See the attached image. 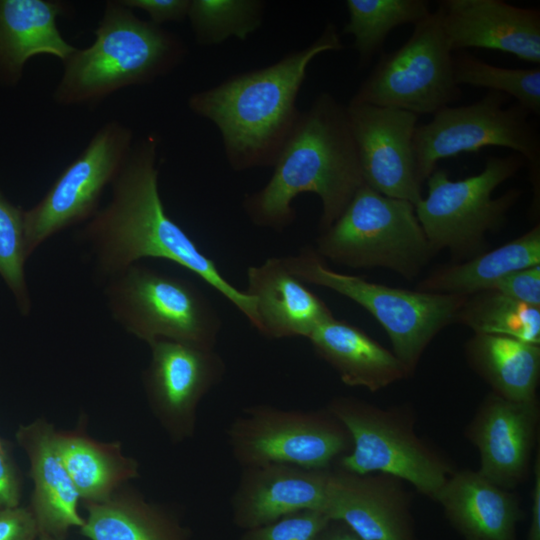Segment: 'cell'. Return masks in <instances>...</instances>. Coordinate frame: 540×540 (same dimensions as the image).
<instances>
[{"instance_id":"1","label":"cell","mask_w":540,"mask_h":540,"mask_svg":"<svg viewBox=\"0 0 540 540\" xmlns=\"http://www.w3.org/2000/svg\"><path fill=\"white\" fill-rule=\"evenodd\" d=\"M158 144L154 134L134 143L111 184L109 204L87 222L80 238L90 245L96 268L103 275L112 277L142 258L166 259L200 277L254 326V299L229 283L215 262L167 214L158 187Z\"/></svg>"},{"instance_id":"2","label":"cell","mask_w":540,"mask_h":540,"mask_svg":"<svg viewBox=\"0 0 540 540\" xmlns=\"http://www.w3.org/2000/svg\"><path fill=\"white\" fill-rule=\"evenodd\" d=\"M341 49L340 34L328 23L305 48L191 94L188 107L216 125L233 170L273 166L301 116L296 101L309 64Z\"/></svg>"},{"instance_id":"3","label":"cell","mask_w":540,"mask_h":540,"mask_svg":"<svg viewBox=\"0 0 540 540\" xmlns=\"http://www.w3.org/2000/svg\"><path fill=\"white\" fill-rule=\"evenodd\" d=\"M273 167L267 184L244 198L251 222L283 230L295 220L293 200L311 192L322 204L320 232L328 229L365 183L346 106L321 92L301 113Z\"/></svg>"},{"instance_id":"4","label":"cell","mask_w":540,"mask_h":540,"mask_svg":"<svg viewBox=\"0 0 540 540\" xmlns=\"http://www.w3.org/2000/svg\"><path fill=\"white\" fill-rule=\"evenodd\" d=\"M95 40L63 61L53 92L62 106H93L116 91L154 82L172 72L186 56L175 34L137 17L120 1H107L94 30Z\"/></svg>"},{"instance_id":"5","label":"cell","mask_w":540,"mask_h":540,"mask_svg":"<svg viewBox=\"0 0 540 540\" xmlns=\"http://www.w3.org/2000/svg\"><path fill=\"white\" fill-rule=\"evenodd\" d=\"M306 284L328 288L368 311L387 333L395 356L412 375L434 337L457 322L467 296L390 287L328 268L314 248L283 257Z\"/></svg>"},{"instance_id":"6","label":"cell","mask_w":540,"mask_h":540,"mask_svg":"<svg viewBox=\"0 0 540 540\" xmlns=\"http://www.w3.org/2000/svg\"><path fill=\"white\" fill-rule=\"evenodd\" d=\"M322 258L351 268H384L413 280L435 254L409 201L363 184L316 240Z\"/></svg>"},{"instance_id":"7","label":"cell","mask_w":540,"mask_h":540,"mask_svg":"<svg viewBox=\"0 0 540 540\" xmlns=\"http://www.w3.org/2000/svg\"><path fill=\"white\" fill-rule=\"evenodd\" d=\"M325 408L351 439L350 451L337 461L339 469L393 476L434 501L455 471L445 457L417 436L415 416L408 406L380 408L361 399L338 396Z\"/></svg>"},{"instance_id":"8","label":"cell","mask_w":540,"mask_h":540,"mask_svg":"<svg viewBox=\"0 0 540 540\" xmlns=\"http://www.w3.org/2000/svg\"><path fill=\"white\" fill-rule=\"evenodd\" d=\"M525 165L517 153L489 156L480 173L460 180H452L446 170L436 168L426 179L427 196L415 205L434 253L446 249L454 258L470 259L487 251L486 234L504 225L522 194L513 188L493 198V191Z\"/></svg>"},{"instance_id":"9","label":"cell","mask_w":540,"mask_h":540,"mask_svg":"<svg viewBox=\"0 0 540 540\" xmlns=\"http://www.w3.org/2000/svg\"><path fill=\"white\" fill-rule=\"evenodd\" d=\"M106 295L116 321L148 344L166 339L215 348L221 319L186 279L133 264L110 277Z\"/></svg>"},{"instance_id":"10","label":"cell","mask_w":540,"mask_h":540,"mask_svg":"<svg viewBox=\"0 0 540 540\" xmlns=\"http://www.w3.org/2000/svg\"><path fill=\"white\" fill-rule=\"evenodd\" d=\"M510 97L488 91L473 104L447 106L433 114L426 124L417 125L413 150L417 173L423 183L441 159L462 152H477L488 146L505 147L525 160L534 190V204L539 203L540 137L529 121V114L518 103L505 108Z\"/></svg>"},{"instance_id":"11","label":"cell","mask_w":540,"mask_h":540,"mask_svg":"<svg viewBox=\"0 0 540 540\" xmlns=\"http://www.w3.org/2000/svg\"><path fill=\"white\" fill-rule=\"evenodd\" d=\"M235 461L243 468L286 464L330 469L351 449L345 427L326 409L245 408L227 429Z\"/></svg>"},{"instance_id":"12","label":"cell","mask_w":540,"mask_h":540,"mask_svg":"<svg viewBox=\"0 0 540 540\" xmlns=\"http://www.w3.org/2000/svg\"><path fill=\"white\" fill-rule=\"evenodd\" d=\"M452 50L436 11L414 25L397 50L382 53L351 100L414 113L435 114L461 97Z\"/></svg>"},{"instance_id":"13","label":"cell","mask_w":540,"mask_h":540,"mask_svg":"<svg viewBox=\"0 0 540 540\" xmlns=\"http://www.w3.org/2000/svg\"><path fill=\"white\" fill-rule=\"evenodd\" d=\"M133 145L132 130L116 120L106 122L94 133L44 197L24 211L30 254L52 235L89 221L98 212L105 188L119 174Z\"/></svg>"},{"instance_id":"14","label":"cell","mask_w":540,"mask_h":540,"mask_svg":"<svg viewBox=\"0 0 540 540\" xmlns=\"http://www.w3.org/2000/svg\"><path fill=\"white\" fill-rule=\"evenodd\" d=\"M150 362L143 372L149 407L174 443L191 438L204 396L226 371L215 348L159 339L149 344Z\"/></svg>"},{"instance_id":"15","label":"cell","mask_w":540,"mask_h":540,"mask_svg":"<svg viewBox=\"0 0 540 540\" xmlns=\"http://www.w3.org/2000/svg\"><path fill=\"white\" fill-rule=\"evenodd\" d=\"M346 110L365 184L415 206L423 198L413 150L419 116L353 100Z\"/></svg>"},{"instance_id":"16","label":"cell","mask_w":540,"mask_h":540,"mask_svg":"<svg viewBox=\"0 0 540 540\" xmlns=\"http://www.w3.org/2000/svg\"><path fill=\"white\" fill-rule=\"evenodd\" d=\"M404 482L382 473L332 468L322 513L362 540H419Z\"/></svg>"},{"instance_id":"17","label":"cell","mask_w":540,"mask_h":540,"mask_svg":"<svg viewBox=\"0 0 540 540\" xmlns=\"http://www.w3.org/2000/svg\"><path fill=\"white\" fill-rule=\"evenodd\" d=\"M539 415L538 399L515 402L488 393L466 429L467 438L479 452L478 472L508 490L526 479Z\"/></svg>"},{"instance_id":"18","label":"cell","mask_w":540,"mask_h":540,"mask_svg":"<svg viewBox=\"0 0 540 540\" xmlns=\"http://www.w3.org/2000/svg\"><path fill=\"white\" fill-rule=\"evenodd\" d=\"M439 21L452 51L484 48L540 63V11L503 0H442Z\"/></svg>"},{"instance_id":"19","label":"cell","mask_w":540,"mask_h":540,"mask_svg":"<svg viewBox=\"0 0 540 540\" xmlns=\"http://www.w3.org/2000/svg\"><path fill=\"white\" fill-rule=\"evenodd\" d=\"M331 470L286 464L244 468L231 497L233 523L248 530L302 510L322 512Z\"/></svg>"},{"instance_id":"20","label":"cell","mask_w":540,"mask_h":540,"mask_svg":"<svg viewBox=\"0 0 540 540\" xmlns=\"http://www.w3.org/2000/svg\"><path fill=\"white\" fill-rule=\"evenodd\" d=\"M54 425L44 418L20 425L15 433L29 462L33 482L31 504L39 535L65 540L73 527L81 528L80 496L62 462Z\"/></svg>"},{"instance_id":"21","label":"cell","mask_w":540,"mask_h":540,"mask_svg":"<svg viewBox=\"0 0 540 540\" xmlns=\"http://www.w3.org/2000/svg\"><path fill=\"white\" fill-rule=\"evenodd\" d=\"M246 291L255 303V328L272 339L308 337L333 318L326 303L292 274L283 258L247 269Z\"/></svg>"},{"instance_id":"22","label":"cell","mask_w":540,"mask_h":540,"mask_svg":"<svg viewBox=\"0 0 540 540\" xmlns=\"http://www.w3.org/2000/svg\"><path fill=\"white\" fill-rule=\"evenodd\" d=\"M435 501L463 540H518L525 517L519 497L478 470L454 471Z\"/></svg>"},{"instance_id":"23","label":"cell","mask_w":540,"mask_h":540,"mask_svg":"<svg viewBox=\"0 0 540 540\" xmlns=\"http://www.w3.org/2000/svg\"><path fill=\"white\" fill-rule=\"evenodd\" d=\"M68 7L59 0H0L1 84L16 86L33 56L47 54L63 62L75 51L57 26Z\"/></svg>"},{"instance_id":"24","label":"cell","mask_w":540,"mask_h":540,"mask_svg":"<svg viewBox=\"0 0 540 540\" xmlns=\"http://www.w3.org/2000/svg\"><path fill=\"white\" fill-rule=\"evenodd\" d=\"M315 353L351 387L377 392L409 377L403 363L359 327L335 317L308 337Z\"/></svg>"},{"instance_id":"25","label":"cell","mask_w":540,"mask_h":540,"mask_svg":"<svg viewBox=\"0 0 540 540\" xmlns=\"http://www.w3.org/2000/svg\"><path fill=\"white\" fill-rule=\"evenodd\" d=\"M87 517L80 533L89 540H189V530L170 510L130 487L108 499L84 502Z\"/></svg>"},{"instance_id":"26","label":"cell","mask_w":540,"mask_h":540,"mask_svg":"<svg viewBox=\"0 0 540 540\" xmlns=\"http://www.w3.org/2000/svg\"><path fill=\"white\" fill-rule=\"evenodd\" d=\"M62 462L84 502L108 499L129 480L139 477V464L125 456L118 441L89 437L81 423L77 429L56 432Z\"/></svg>"},{"instance_id":"27","label":"cell","mask_w":540,"mask_h":540,"mask_svg":"<svg viewBox=\"0 0 540 540\" xmlns=\"http://www.w3.org/2000/svg\"><path fill=\"white\" fill-rule=\"evenodd\" d=\"M465 355L471 368L490 385L491 392L515 402L537 399L539 345L474 333L465 344Z\"/></svg>"},{"instance_id":"28","label":"cell","mask_w":540,"mask_h":540,"mask_svg":"<svg viewBox=\"0 0 540 540\" xmlns=\"http://www.w3.org/2000/svg\"><path fill=\"white\" fill-rule=\"evenodd\" d=\"M535 265H540L539 224L500 247L434 270L418 283L417 290L470 296L489 290L510 272Z\"/></svg>"},{"instance_id":"29","label":"cell","mask_w":540,"mask_h":540,"mask_svg":"<svg viewBox=\"0 0 540 540\" xmlns=\"http://www.w3.org/2000/svg\"><path fill=\"white\" fill-rule=\"evenodd\" d=\"M344 34L352 35L361 67L379 53L395 28L421 22L432 13L427 0H347Z\"/></svg>"},{"instance_id":"30","label":"cell","mask_w":540,"mask_h":540,"mask_svg":"<svg viewBox=\"0 0 540 540\" xmlns=\"http://www.w3.org/2000/svg\"><path fill=\"white\" fill-rule=\"evenodd\" d=\"M457 322L468 326L474 333L540 344V307L517 301L493 289L467 296Z\"/></svg>"},{"instance_id":"31","label":"cell","mask_w":540,"mask_h":540,"mask_svg":"<svg viewBox=\"0 0 540 540\" xmlns=\"http://www.w3.org/2000/svg\"><path fill=\"white\" fill-rule=\"evenodd\" d=\"M264 10L261 0H191L187 17L197 44L210 46L246 40L261 26Z\"/></svg>"},{"instance_id":"32","label":"cell","mask_w":540,"mask_h":540,"mask_svg":"<svg viewBox=\"0 0 540 540\" xmlns=\"http://www.w3.org/2000/svg\"><path fill=\"white\" fill-rule=\"evenodd\" d=\"M455 83L487 88L513 97L528 112L540 115V67L503 68L469 53L452 58Z\"/></svg>"},{"instance_id":"33","label":"cell","mask_w":540,"mask_h":540,"mask_svg":"<svg viewBox=\"0 0 540 540\" xmlns=\"http://www.w3.org/2000/svg\"><path fill=\"white\" fill-rule=\"evenodd\" d=\"M29 255L24 210L0 192V276L13 293L23 315L29 314L31 308L24 272Z\"/></svg>"},{"instance_id":"34","label":"cell","mask_w":540,"mask_h":540,"mask_svg":"<svg viewBox=\"0 0 540 540\" xmlns=\"http://www.w3.org/2000/svg\"><path fill=\"white\" fill-rule=\"evenodd\" d=\"M330 521L320 511L302 510L244 530L239 540H317Z\"/></svg>"},{"instance_id":"35","label":"cell","mask_w":540,"mask_h":540,"mask_svg":"<svg viewBox=\"0 0 540 540\" xmlns=\"http://www.w3.org/2000/svg\"><path fill=\"white\" fill-rule=\"evenodd\" d=\"M490 289L517 301L540 307V265L510 272L497 280Z\"/></svg>"},{"instance_id":"36","label":"cell","mask_w":540,"mask_h":540,"mask_svg":"<svg viewBox=\"0 0 540 540\" xmlns=\"http://www.w3.org/2000/svg\"><path fill=\"white\" fill-rule=\"evenodd\" d=\"M23 478L10 443L0 436V511L20 506Z\"/></svg>"},{"instance_id":"37","label":"cell","mask_w":540,"mask_h":540,"mask_svg":"<svg viewBox=\"0 0 540 540\" xmlns=\"http://www.w3.org/2000/svg\"><path fill=\"white\" fill-rule=\"evenodd\" d=\"M39 531L28 507L0 511V540H38Z\"/></svg>"},{"instance_id":"38","label":"cell","mask_w":540,"mask_h":540,"mask_svg":"<svg viewBox=\"0 0 540 540\" xmlns=\"http://www.w3.org/2000/svg\"><path fill=\"white\" fill-rule=\"evenodd\" d=\"M130 9L146 12L150 22L161 26L167 22L183 21L189 11L191 0H119Z\"/></svg>"},{"instance_id":"39","label":"cell","mask_w":540,"mask_h":540,"mask_svg":"<svg viewBox=\"0 0 540 540\" xmlns=\"http://www.w3.org/2000/svg\"><path fill=\"white\" fill-rule=\"evenodd\" d=\"M533 486L531 491L530 521L526 540H540V452L532 465Z\"/></svg>"},{"instance_id":"40","label":"cell","mask_w":540,"mask_h":540,"mask_svg":"<svg viewBox=\"0 0 540 540\" xmlns=\"http://www.w3.org/2000/svg\"><path fill=\"white\" fill-rule=\"evenodd\" d=\"M317 540H362L347 526L338 521H330Z\"/></svg>"},{"instance_id":"41","label":"cell","mask_w":540,"mask_h":540,"mask_svg":"<svg viewBox=\"0 0 540 540\" xmlns=\"http://www.w3.org/2000/svg\"><path fill=\"white\" fill-rule=\"evenodd\" d=\"M38 540H55V539L46 535H39Z\"/></svg>"}]
</instances>
